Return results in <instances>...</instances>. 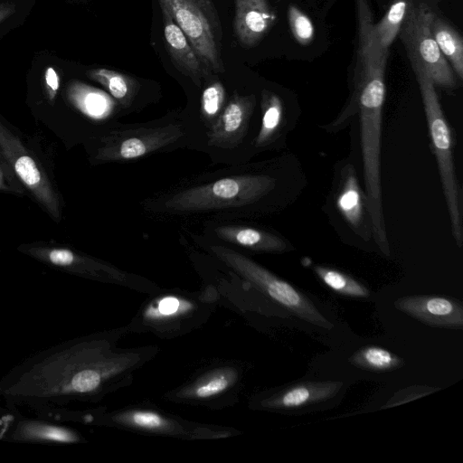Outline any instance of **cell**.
I'll use <instances>...</instances> for the list:
<instances>
[{
  "label": "cell",
  "mask_w": 463,
  "mask_h": 463,
  "mask_svg": "<svg viewBox=\"0 0 463 463\" xmlns=\"http://www.w3.org/2000/svg\"><path fill=\"white\" fill-rule=\"evenodd\" d=\"M261 164L244 163L193 175L156 192L139 205L149 219L186 227L208 221H245L258 215L279 179Z\"/></svg>",
  "instance_id": "cell-1"
},
{
  "label": "cell",
  "mask_w": 463,
  "mask_h": 463,
  "mask_svg": "<svg viewBox=\"0 0 463 463\" xmlns=\"http://www.w3.org/2000/svg\"><path fill=\"white\" fill-rule=\"evenodd\" d=\"M95 158L99 163H128L178 149L194 150L195 137L184 109L171 110L150 121H116L96 140Z\"/></svg>",
  "instance_id": "cell-2"
},
{
  "label": "cell",
  "mask_w": 463,
  "mask_h": 463,
  "mask_svg": "<svg viewBox=\"0 0 463 463\" xmlns=\"http://www.w3.org/2000/svg\"><path fill=\"white\" fill-rule=\"evenodd\" d=\"M258 107L256 93L233 89L220 117L203 135L199 152L206 154L213 165L248 163L254 156Z\"/></svg>",
  "instance_id": "cell-3"
},
{
  "label": "cell",
  "mask_w": 463,
  "mask_h": 463,
  "mask_svg": "<svg viewBox=\"0 0 463 463\" xmlns=\"http://www.w3.org/2000/svg\"><path fill=\"white\" fill-rule=\"evenodd\" d=\"M184 233L192 240L194 246L224 263L293 315L325 329L333 328V324L302 292L241 251L205 241L197 232L186 228H184Z\"/></svg>",
  "instance_id": "cell-4"
},
{
  "label": "cell",
  "mask_w": 463,
  "mask_h": 463,
  "mask_svg": "<svg viewBox=\"0 0 463 463\" xmlns=\"http://www.w3.org/2000/svg\"><path fill=\"white\" fill-rule=\"evenodd\" d=\"M416 76L432 144L439 178L450 219L451 231L458 247L463 242L462 214L458 184L452 153V136L444 116L435 85L430 77L419 69H412Z\"/></svg>",
  "instance_id": "cell-5"
},
{
  "label": "cell",
  "mask_w": 463,
  "mask_h": 463,
  "mask_svg": "<svg viewBox=\"0 0 463 463\" xmlns=\"http://www.w3.org/2000/svg\"><path fill=\"white\" fill-rule=\"evenodd\" d=\"M169 10L186 35L205 71L211 75L225 71L222 60V26L214 0H158Z\"/></svg>",
  "instance_id": "cell-6"
},
{
  "label": "cell",
  "mask_w": 463,
  "mask_h": 463,
  "mask_svg": "<svg viewBox=\"0 0 463 463\" xmlns=\"http://www.w3.org/2000/svg\"><path fill=\"white\" fill-rule=\"evenodd\" d=\"M433 13L426 4H412L398 35L412 69L425 72L434 85L453 89L458 84L451 66L441 53L430 31Z\"/></svg>",
  "instance_id": "cell-7"
},
{
  "label": "cell",
  "mask_w": 463,
  "mask_h": 463,
  "mask_svg": "<svg viewBox=\"0 0 463 463\" xmlns=\"http://www.w3.org/2000/svg\"><path fill=\"white\" fill-rule=\"evenodd\" d=\"M197 234L205 241L253 252H284L291 247L283 238L246 221H208Z\"/></svg>",
  "instance_id": "cell-8"
},
{
  "label": "cell",
  "mask_w": 463,
  "mask_h": 463,
  "mask_svg": "<svg viewBox=\"0 0 463 463\" xmlns=\"http://www.w3.org/2000/svg\"><path fill=\"white\" fill-rule=\"evenodd\" d=\"M394 307L430 326L459 329L463 327L462 304L450 298L407 296L396 299Z\"/></svg>",
  "instance_id": "cell-9"
},
{
  "label": "cell",
  "mask_w": 463,
  "mask_h": 463,
  "mask_svg": "<svg viewBox=\"0 0 463 463\" xmlns=\"http://www.w3.org/2000/svg\"><path fill=\"white\" fill-rule=\"evenodd\" d=\"M164 18V37L168 52L175 68L193 83L195 89L210 78L186 35L175 22L167 7L159 3Z\"/></svg>",
  "instance_id": "cell-10"
},
{
  "label": "cell",
  "mask_w": 463,
  "mask_h": 463,
  "mask_svg": "<svg viewBox=\"0 0 463 463\" xmlns=\"http://www.w3.org/2000/svg\"><path fill=\"white\" fill-rule=\"evenodd\" d=\"M234 33L245 47H253L268 33L277 15L268 0H234Z\"/></svg>",
  "instance_id": "cell-11"
},
{
  "label": "cell",
  "mask_w": 463,
  "mask_h": 463,
  "mask_svg": "<svg viewBox=\"0 0 463 463\" xmlns=\"http://www.w3.org/2000/svg\"><path fill=\"white\" fill-rule=\"evenodd\" d=\"M335 205L351 229L364 241L371 237L366 222V199L359 184L355 169L346 165L342 170L341 186L336 195Z\"/></svg>",
  "instance_id": "cell-12"
},
{
  "label": "cell",
  "mask_w": 463,
  "mask_h": 463,
  "mask_svg": "<svg viewBox=\"0 0 463 463\" xmlns=\"http://www.w3.org/2000/svg\"><path fill=\"white\" fill-rule=\"evenodd\" d=\"M259 107L260 123L252 146L253 156L270 148L280 137L285 125V106L278 93L261 90Z\"/></svg>",
  "instance_id": "cell-13"
},
{
  "label": "cell",
  "mask_w": 463,
  "mask_h": 463,
  "mask_svg": "<svg viewBox=\"0 0 463 463\" xmlns=\"http://www.w3.org/2000/svg\"><path fill=\"white\" fill-rule=\"evenodd\" d=\"M90 76L105 87L124 116L137 112L147 105L142 99V83L136 78L109 69L93 70Z\"/></svg>",
  "instance_id": "cell-14"
},
{
  "label": "cell",
  "mask_w": 463,
  "mask_h": 463,
  "mask_svg": "<svg viewBox=\"0 0 463 463\" xmlns=\"http://www.w3.org/2000/svg\"><path fill=\"white\" fill-rule=\"evenodd\" d=\"M343 386L342 382H304L294 384L270 399L266 406L275 409H297L335 397Z\"/></svg>",
  "instance_id": "cell-15"
},
{
  "label": "cell",
  "mask_w": 463,
  "mask_h": 463,
  "mask_svg": "<svg viewBox=\"0 0 463 463\" xmlns=\"http://www.w3.org/2000/svg\"><path fill=\"white\" fill-rule=\"evenodd\" d=\"M430 31L445 59L458 77L463 79V39L449 23L433 13Z\"/></svg>",
  "instance_id": "cell-16"
},
{
  "label": "cell",
  "mask_w": 463,
  "mask_h": 463,
  "mask_svg": "<svg viewBox=\"0 0 463 463\" xmlns=\"http://www.w3.org/2000/svg\"><path fill=\"white\" fill-rule=\"evenodd\" d=\"M412 0H392L385 14L373 24V37L379 50L389 52V48L398 36Z\"/></svg>",
  "instance_id": "cell-17"
},
{
  "label": "cell",
  "mask_w": 463,
  "mask_h": 463,
  "mask_svg": "<svg viewBox=\"0 0 463 463\" xmlns=\"http://www.w3.org/2000/svg\"><path fill=\"white\" fill-rule=\"evenodd\" d=\"M14 434L18 440L56 443H72L78 440L76 434L67 428L34 420L20 422Z\"/></svg>",
  "instance_id": "cell-18"
},
{
  "label": "cell",
  "mask_w": 463,
  "mask_h": 463,
  "mask_svg": "<svg viewBox=\"0 0 463 463\" xmlns=\"http://www.w3.org/2000/svg\"><path fill=\"white\" fill-rule=\"evenodd\" d=\"M349 362L356 367L375 372L392 371L404 364L400 356L384 348L373 345L357 350L349 358Z\"/></svg>",
  "instance_id": "cell-19"
},
{
  "label": "cell",
  "mask_w": 463,
  "mask_h": 463,
  "mask_svg": "<svg viewBox=\"0 0 463 463\" xmlns=\"http://www.w3.org/2000/svg\"><path fill=\"white\" fill-rule=\"evenodd\" d=\"M317 277L332 290L353 298H367L368 288L349 275L337 269L316 265L313 268Z\"/></svg>",
  "instance_id": "cell-20"
},
{
  "label": "cell",
  "mask_w": 463,
  "mask_h": 463,
  "mask_svg": "<svg viewBox=\"0 0 463 463\" xmlns=\"http://www.w3.org/2000/svg\"><path fill=\"white\" fill-rule=\"evenodd\" d=\"M287 15L294 39L302 46L309 45L315 36V27L309 16L295 5H288Z\"/></svg>",
  "instance_id": "cell-21"
},
{
  "label": "cell",
  "mask_w": 463,
  "mask_h": 463,
  "mask_svg": "<svg viewBox=\"0 0 463 463\" xmlns=\"http://www.w3.org/2000/svg\"><path fill=\"white\" fill-rule=\"evenodd\" d=\"M231 378L226 373H219L197 385L194 391L197 398H209L222 392L228 388Z\"/></svg>",
  "instance_id": "cell-22"
},
{
  "label": "cell",
  "mask_w": 463,
  "mask_h": 463,
  "mask_svg": "<svg viewBox=\"0 0 463 463\" xmlns=\"http://www.w3.org/2000/svg\"><path fill=\"white\" fill-rule=\"evenodd\" d=\"M14 169L20 178L28 185L39 184L41 174L35 162L28 156H20L14 164Z\"/></svg>",
  "instance_id": "cell-23"
},
{
  "label": "cell",
  "mask_w": 463,
  "mask_h": 463,
  "mask_svg": "<svg viewBox=\"0 0 463 463\" xmlns=\"http://www.w3.org/2000/svg\"><path fill=\"white\" fill-rule=\"evenodd\" d=\"M127 420L135 426L156 430L167 426V421L159 414L152 411H135L127 417Z\"/></svg>",
  "instance_id": "cell-24"
},
{
  "label": "cell",
  "mask_w": 463,
  "mask_h": 463,
  "mask_svg": "<svg viewBox=\"0 0 463 463\" xmlns=\"http://www.w3.org/2000/svg\"><path fill=\"white\" fill-rule=\"evenodd\" d=\"M49 260L58 266H71L75 262V255L66 249H56L49 253Z\"/></svg>",
  "instance_id": "cell-25"
},
{
  "label": "cell",
  "mask_w": 463,
  "mask_h": 463,
  "mask_svg": "<svg viewBox=\"0 0 463 463\" xmlns=\"http://www.w3.org/2000/svg\"><path fill=\"white\" fill-rule=\"evenodd\" d=\"M178 307L179 301L176 298H166L159 303L157 310L159 314L168 316L177 311Z\"/></svg>",
  "instance_id": "cell-26"
},
{
  "label": "cell",
  "mask_w": 463,
  "mask_h": 463,
  "mask_svg": "<svg viewBox=\"0 0 463 463\" xmlns=\"http://www.w3.org/2000/svg\"><path fill=\"white\" fill-rule=\"evenodd\" d=\"M45 80L47 85L52 90H57L59 88V79L52 68H48L45 73Z\"/></svg>",
  "instance_id": "cell-27"
},
{
  "label": "cell",
  "mask_w": 463,
  "mask_h": 463,
  "mask_svg": "<svg viewBox=\"0 0 463 463\" xmlns=\"http://www.w3.org/2000/svg\"><path fill=\"white\" fill-rule=\"evenodd\" d=\"M1 17H2V13L0 12V19H1Z\"/></svg>",
  "instance_id": "cell-28"
}]
</instances>
